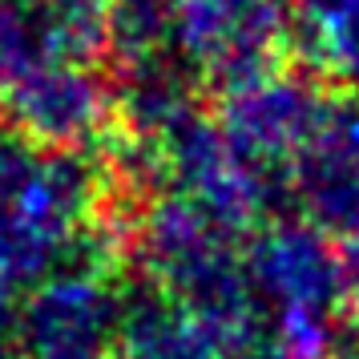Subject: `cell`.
Returning a JSON list of instances; mask_svg holds the SVG:
<instances>
[{
    "label": "cell",
    "instance_id": "1",
    "mask_svg": "<svg viewBox=\"0 0 359 359\" xmlns=\"http://www.w3.org/2000/svg\"><path fill=\"white\" fill-rule=\"evenodd\" d=\"M105 170L85 149H49L0 130V287L17 294L61 266L93 262Z\"/></svg>",
    "mask_w": 359,
    "mask_h": 359
},
{
    "label": "cell",
    "instance_id": "2",
    "mask_svg": "<svg viewBox=\"0 0 359 359\" xmlns=\"http://www.w3.org/2000/svg\"><path fill=\"white\" fill-rule=\"evenodd\" d=\"M230 234L190 198L162 194L149 198L142 214L137 246L158 291L194 315L226 355H243L262 335V311Z\"/></svg>",
    "mask_w": 359,
    "mask_h": 359
},
{
    "label": "cell",
    "instance_id": "3",
    "mask_svg": "<svg viewBox=\"0 0 359 359\" xmlns=\"http://www.w3.org/2000/svg\"><path fill=\"white\" fill-rule=\"evenodd\" d=\"M262 331L294 359H331L335 319L347 307V262L307 218L262 222L243 250Z\"/></svg>",
    "mask_w": 359,
    "mask_h": 359
},
{
    "label": "cell",
    "instance_id": "4",
    "mask_svg": "<svg viewBox=\"0 0 359 359\" xmlns=\"http://www.w3.org/2000/svg\"><path fill=\"white\" fill-rule=\"evenodd\" d=\"M291 20V0H170V53L226 93L278 65Z\"/></svg>",
    "mask_w": 359,
    "mask_h": 359
},
{
    "label": "cell",
    "instance_id": "5",
    "mask_svg": "<svg viewBox=\"0 0 359 359\" xmlns=\"http://www.w3.org/2000/svg\"><path fill=\"white\" fill-rule=\"evenodd\" d=\"M154 149L162 162V178L174 186V194L190 198L218 226L250 230L271 214L278 174L250 162L210 114L202 109L182 114L154 142Z\"/></svg>",
    "mask_w": 359,
    "mask_h": 359
},
{
    "label": "cell",
    "instance_id": "6",
    "mask_svg": "<svg viewBox=\"0 0 359 359\" xmlns=\"http://www.w3.org/2000/svg\"><path fill=\"white\" fill-rule=\"evenodd\" d=\"M20 359H117L121 291L93 262H73L36 283L17 315Z\"/></svg>",
    "mask_w": 359,
    "mask_h": 359
},
{
    "label": "cell",
    "instance_id": "7",
    "mask_svg": "<svg viewBox=\"0 0 359 359\" xmlns=\"http://www.w3.org/2000/svg\"><path fill=\"white\" fill-rule=\"evenodd\" d=\"M327 109L331 101L315 73H294V69L275 65L218 93L214 121L250 162H259L271 174H283L315 142Z\"/></svg>",
    "mask_w": 359,
    "mask_h": 359
},
{
    "label": "cell",
    "instance_id": "8",
    "mask_svg": "<svg viewBox=\"0 0 359 359\" xmlns=\"http://www.w3.org/2000/svg\"><path fill=\"white\" fill-rule=\"evenodd\" d=\"M114 81L89 61H53L0 93L4 130L49 149H85L114 126Z\"/></svg>",
    "mask_w": 359,
    "mask_h": 359
},
{
    "label": "cell",
    "instance_id": "9",
    "mask_svg": "<svg viewBox=\"0 0 359 359\" xmlns=\"http://www.w3.org/2000/svg\"><path fill=\"white\" fill-rule=\"evenodd\" d=\"M291 194L319 234L359 250V97L331 101L315 142L291 165Z\"/></svg>",
    "mask_w": 359,
    "mask_h": 359
},
{
    "label": "cell",
    "instance_id": "10",
    "mask_svg": "<svg viewBox=\"0 0 359 359\" xmlns=\"http://www.w3.org/2000/svg\"><path fill=\"white\" fill-rule=\"evenodd\" d=\"M117 359H226V351L170 294L158 287H137L121 294Z\"/></svg>",
    "mask_w": 359,
    "mask_h": 359
},
{
    "label": "cell",
    "instance_id": "11",
    "mask_svg": "<svg viewBox=\"0 0 359 359\" xmlns=\"http://www.w3.org/2000/svg\"><path fill=\"white\" fill-rule=\"evenodd\" d=\"M194 73L174 53H154L130 65H117L114 109L133 130V137L158 142L182 114L194 109Z\"/></svg>",
    "mask_w": 359,
    "mask_h": 359
},
{
    "label": "cell",
    "instance_id": "12",
    "mask_svg": "<svg viewBox=\"0 0 359 359\" xmlns=\"http://www.w3.org/2000/svg\"><path fill=\"white\" fill-rule=\"evenodd\" d=\"M65 61L49 0H0V93L33 69Z\"/></svg>",
    "mask_w": 359,
    "mask_h": 359
},
{
    "label": "cell",
    "instance_id": "13",
    "mask_svg": "<svg viewBox=\"0 0 359 359\" xmlns=\"http://www.w3.org/2000/svg\"><path fill=\"white\" fill-rule=\"evenodd\" d=\"M170 49V0H109V53L117 65Z\"/></svg>",
    "mask_w": 359,
    "mask_h": 359
},
{
    "label": "cell",
    "instance_id": "14",
    "mask_svg": "<svg viewBox=\"0 0 359 359\" xmlns=\"http://www.w3.org/2000/svg\"><path fill=\"white\" fill-rule=\"evenodd\" d=\"M347 262V311L359 319V250H351V259Z\"/></svg>",
    "mask_w": 359,
    "mask_h": 359
},
{
    "label": "cell",
    "instance_id": "15",
    "mask_svg": "<svg viewBox=\"0 0 359 359\" xmlns=\"http://www.w3.org/2000/svg\"><path fill=\"white\" fill-rule=\"evenodd\" d=\"M0 359H4V355H0Z\"/></svg>",
    "mask_w": 359,
    "mask_h": 359
}]
</instances>
